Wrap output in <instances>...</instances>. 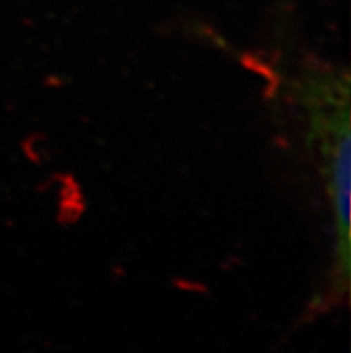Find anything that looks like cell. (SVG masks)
<instances>
[{"instance_id":"6da1fadb","label":"cell","mask_w":351,"mask_h":353,"mask_svg":"<svg viewBox=\"0 0 351 353\" xmlns=\"http://www.w3.org/2000/svg\"><path fill=\"white\" fill-rule=\"evenodd\" d=\"M292 94L325 181L334 232L328 294L339 301L350 285V74L326 63H307L294 77Z\"/></svg>"}]
</instances>
